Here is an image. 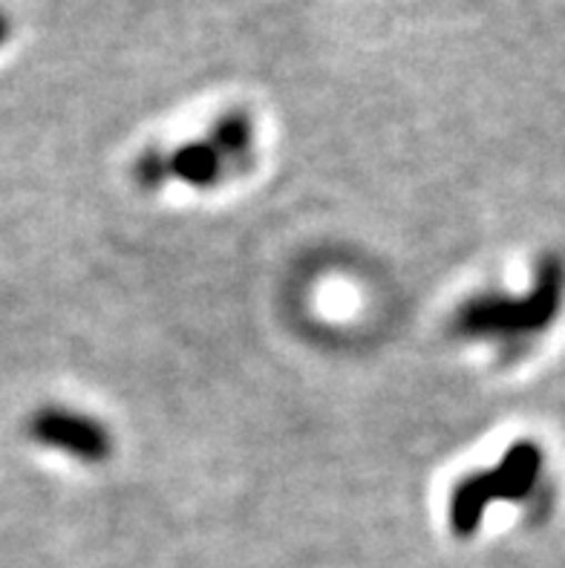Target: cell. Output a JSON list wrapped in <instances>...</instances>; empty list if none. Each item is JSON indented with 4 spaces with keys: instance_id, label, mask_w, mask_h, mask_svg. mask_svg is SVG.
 <instances>
[{
    "instance_id": "6da1fadb",
    "label": "cell",
    "mask_w": 565,
    "mask_h": 568,
    "mask_svg": "<svg viewBox=\"0 0 565 568\" xmlns=\"http://www.w3.org/2000/svg\"><path fill=\"white\" fill-rule=\"evenodd\" d=\"M231 176H236L234 165L208 136L182 142L176 148H144L133 162V180L144 191H159L171 182L193 191H211Z\"/></svg>"
},
{
    "instance_id": "7a4b0ae2",
    "label": "cell",
    "mask_w": 565,
    "mask_h": 568,
    "mask_svg": "<svg viewBox=\"0 0 565 568\" xmlns=\"http://www.w3.org/2000/svg\"><path fill=\"white\" fill-rule=\"evenodd\" d=\"M27 430L36 445L58 450L81 465H104L115 454L113 433L101 418L70 410V407H58V404L38 407L29 418Z\"/></svg>"
},
{
    "instance_id": "3957f363",
    "label": "cell",
    "mask_w": 565,
    "mask_h": 568,
    "mask_svg": "<svg viewBox=\"0 0 565 568\" xmlns=\"http://www.w3.org/2000/svg\"><path fill=\"white\" fill-rule=\"evenodd\" d=\"M534 470V454L519 447L496 470H480L465 476L451 494V528L456 537H471L480 528L485 508L494 499L516 497L528 485V474Z\"/></svg>"
},
{
    "instance_id": "277c9868",
    "label": "cell",
    "mask_w": 565,
    "mask_h": 568,
    "mask_svg": "<svg viewBox=\"0 0 565 568\" xmlns=\"http://www.w3.org/2000/svg\"><path fill=\"white\" fill-rule=\"evenodd\" d=\"M205 136L220 148L236 173H243L254 162V122L245 110L222 113Z\"/></svg>"
},
{
    "instance_id": "5b68a950",
    "label": "cell",
    "mask_w": 565,
    "mask_h": 568,
    "mask_svg": "<svg viewBox=\"0 0 565 568\" xmlns=\"http://www.w3.org/2000/svg\"><path fill=\"white\" fill-rule=\"evenodd\" d=\"M9 36H12V21H9L7 14L0 12V47L9 41Z\"/></svg>"
}]
</instances>
